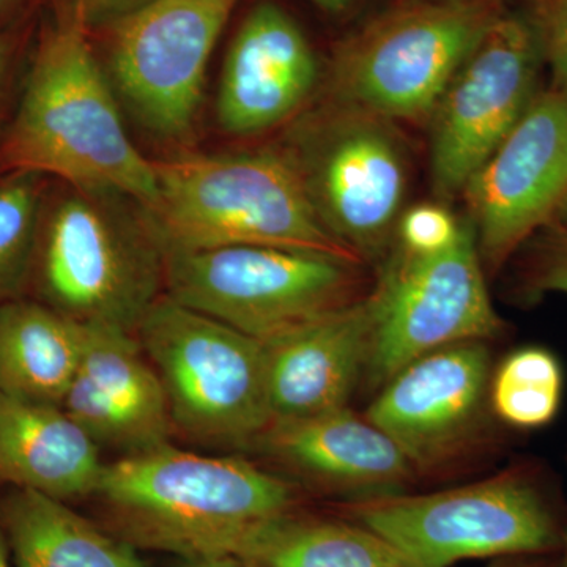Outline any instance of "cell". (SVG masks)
Instances as JSON below:
<instances>
[{
    "label": "cell",
    "mask_w": 567,
    "mask_h": 567,
    "mask_svg": "<svg viewBox=\"0 0 567 567\" xmlns=\"http://www.w3.org/2000/svg\"><path fill=\"white\" fill-rule=\"evenodd\" d=\"M555 216H557L559 221V227H563V229L567 230V194L565 196V199L561 200V204H559L557 213H555Z\"/></svg>",
    "instance_id": "obj_34"
},
{
    "label": "cell",
    "mask_w": 567,
    "mask_h": 567,
    "mask_svg": "<svg viewBox=\"0 0 567 567\" xmlns=\"http://www.w3.org/2000/svg\"><path fill=\"white\" fill-rule=\"evenodd\" d=\"M100 446L62 405L0 393V486L71 502L95 494Z\"/></svg>",
    "instance_id": "obj_19"
},
{
    "label": "cell",
    "mask_w": 567,
    "mask_h": 567,
    "mask_svg": "<svg viewBox=\"0 0 567 567\" xmlns=\"http://www.w3.org/2000/svg\"><path fill=\"white\" fill-rule=\"evenodd\" d=\"M89 25V29H104L118 18L132 13L151 0H71Z\"/></svg>",
    "instance_id": "obj_28"
},
{
    "label": "cell",
    "mask_w": 567,
    "mask_h": 567,
    "mask_svg": "<svg viewBox=\"0 0 567 567\" xmlns=\"http://www.w3.org/2000/svg\"><path fill=\"white\" fill-rule=\"evenodd\" d=\"M177 567H259L238 557H207L181 559Z\"/></svg>",
    "instance_id": "obj_31"
},
{
    "label": "cell",
    "mask_w": 567,
    "mask_h": 567,
    "mask_svg": "<svg viewBox=\"0 0 567 567\" xmlns=\"http://www.w3.org/2000/svg\"><path fill=\"white\" fill-rule=\"evenodd\" d=\"M533 287L537 292L567 295V230H551L537 252L533 271Z\"/></svg>",
    "instance_id": "obj_27"
},
{
    "label": "cell",
    "mask_w": 567,
    "mask_h": 567,
    "mask_svg": "<svg viewBox=\"0 0 567 567\" xmlns=\"http://www.w3.org/2000/svg\"><path fill=\"white\" fill-rule=\"evenodd\" d=\"M25 32L21 24L0 32V107L6 102L14 70L21 59L22 47H24Z\"/></svg>",
    "instance_id": "obj_29"
},
{
    "label": "cell",
    "mask_w": 567,
    "mask_h": 567,
    "mask_svg": "<svg viewBox=\"0 0 567 567\" xmlns=\"http://www.w3.org/2000/svg\"><path fill=\"white\" fill-rule=\"evenodd\" d=\"M347 518L371 529L420 567L543 555L559 544L543 496L514 475L436 494L361 498L347 507Z\"/></svg>",
    "instance_id": "obj_8"
},
{
    "label": "cell",
    "mask_w": 567,
    "mask_h": 567,
    "mask_svg": "<svg viewBox=\"0 0 567 567\" xmlns=\"http://www.w3.org/2000/svg\"><path fill=\"white\" fill-rule=\"evenodd\" d=\"M47 200L43 175L0 174V306L22 298L33 278Z\"/></svg>",
    "instance_id": "obj_23"
},
{
    "label": "cell",
    "mask_w": 567,
    "mask_h": 567,
    "mask_svg": "<svg viewBox=\"0 0 567 567\" xmlns=\"http://www.w3.org/2000/svg\"><path fill=\"white\" fill-rule=\"evenodd\" d=\"M563 372L557 357L540 347L517 350L503 361L492 383L496 416L518 429H537L557 416Z\"/></svg>",
    "instance_id": "obj_24"
},
{
    "label": "cell",
    "mask_w": 567,
    "mask_h": 567,
    "mask_svg": "<svg viewBox=\"0 0 567 567\" xmlns=\"http://www.w3.org/2000/svg\"><path fill=\"white\" fill-rule=\"evenodd\" d=\"M71 0L41 24L17 110L0 137V174L33 173L66 186L118 193L148 207L153 159L130 137L122 106Z\"/></svg>",
    "instance_id": "obj_1"
},
{
    "label": "cell",
    "mask_w": 567,
    "mask_h": 567,
    "mask_svg": "<svg viewBox=\"0 0 567 567\" xmlns=\"http://www.w3.org/2000/svg\"><path fill=\"white\" fill-rule=\"evenodd\" d=\"M0 532L13 567H148L137 548L39 492L0 496Z\"/></svg>",
    "instance_id": "obj_20"
},
{
    "label": "cell",
    "mask_w": 567,
    "mask_h": 567,
    "mask_svg": "<svg viewBox=\"0 0 567 567\" xmlns=\"http://www.w3.org/2000/svg\"><path fill=\"white\" fill-rule=\"evenodd\" d=\"M39 0H0V32L20 25Z\"/></svg>",
    "instance_id": "obj_30"
},
{
    "label": "cell",
    "mask_w": 567,
    "mask_h": 567,
    "mask_svg": "<svg viewBox=\"0 0 567 567\" xmlns=\"http://www.w3.org/2000/svg\"><path fill=\"white\" fill-rule=\"evenodd\" d=\"M240 0H151L104 28V71L122 110L155 140L192 136L216 44Z\"/></svg>",
    "instance_id": "obj_10"
},
{
    "label": "cell",
    "mask_w": 567,
    "mask_h": 567,
    "mask_svg": "<svg viewBox=\"0 0 567 567\" xmlns=\"http://www.w3.org/2000/svg\"><path fill=\"white\" fill-rule=\"evenodd\" d=\"M371 328L365 295L265 342L274 423L344 409L368 364Z\"/></svg>",
    "instance_id": "obj_17"
},
{
    "label": "cell",
    "mask_w": 567,
    "mask_h": 567,
    "mask_svg": "<svg viewBox=\"0 0 567 567\" xmlns=\"http://www.w3.org/2000/svg\"><path fill=\"white\" fill-rule=\"evenodd\" d=\"M92 496L112 535L178 559L240 557L260 528L297 503L292 484L246 458L167 443L104 465Z\"/></svg>",
    "instance_id": "obj_2"
},
{
    "label": "cell",
    "mask_w": 567,
    "mask_h": 567,
    "mask_svg": "<svg viewBox=\"0 0 567 567\" xmlns=\"http://www.w3.org/2000/svg\"><path fill=\"white\" fill-rule=\"evenodd\" d=\"M311 2L328 13H341L349 7L350 0H311Z\"/></svg>",
    "instance_id": "obj_32"
},
{
    "label": "cell",
    "mask_w": 567,
    "mask_h": 567,
    "mask_svg": "<svg viewBox=\"0 0 567 567\" xmlns=\"http://www.w3.org/2000/svg\"><path fill=\"white\" fill-rule=\"evenodd\" d=\"M289 153L323 226L361 259L385 248L409 186L394 123L328 102L295 126Z\"/></svg>",
    "instance_id": "obj_9"
},
{
    "label": "cell",
    "mask_w": 567,
    "mask_h": 567,
    "mask_svg": "<svg viewBox=\"0 0 567 567\" xmlns=\"http://www.w3.org/2000/svg\"><path fill=\"white\" fill-rule=\"evenodd\" d=\"M360 264L324 254L226 246L164 256L174 301L260 342L364 298Z\"/></svg>",
    "instance_id": "obj_7"
},
{
    "label": "cell",
    "mask_w": 567,
    "mask_h": 567,
    "mask_svg": "<svg viewBox=\"0 0 567 567\" xmlns=\"http://www.w3.org/2000/svg\"><path fill=\"white\" fill-rule=\"evenodd\" d=\"M319 61L303 29L274 2L241 22L224 58L216 118L223 132H270L301 111L319 82Z\"/></svg>",
    "instance_id": "obj_14"
},
{
    "label": "cell",
    "mask_w": 567,
    "mask_h": 567,
    "mask_svg": "<svg viewBox=\"0 0 567 567\" xmlns=\"http://www.w3.org/2000/svg\"><path fill=\"white\" fill-rule=\"evenodd\" d=\"M488 380L483 342L435 350L383 385L365 420L385 432L413 465L453 450L475 424Z\"/></svg>",
    "instance_id": "obj_16"
},
{
    "label": "cell",
    "mask_w": 567,
    "mask_h": 567,
    "mask_svg": "<svg viewBox=\"0 0 567 567\" xmlns=\"http://www.w3.org/2000/svg\"><path fill=\"white\" fill-rule=\"evenodd\" d=\"M491 567H544L540 565H533V563H517V561H502L495 563Z\"/></svg>",
    "instance_id": "obj_35"
},
{
    "label": "cell",
    "mask_w": 567,
    "mask_h": 567,
    "mask_svg": "<svg viewBox=\"0 0 567 567\" xmlns=\"http://www.w3.org/2000/svg\"><path fill=\"white\" fill-rule=\"evenodd\" d=\"M544 61L550 65L557 91L567 95V0H535L533 13Z\"/></svg>",
    "instance_id": "obj_26"
},
{
    "label": "cell",
    "mask_w": 567,
    "mask_h": 567,
    "mask_svg": "<svg viewBox=\"0 0 567 567\" xmlns=\"http://www.w3.org/2000/svg\"><path fill=\"white\" fill-rule=\"evenodd\" d=\"M499 0H409L347 37L328 70V102L390 122L431 121Z\"/></svg>",
    "instance_id": "obj_5"
},
{
    "label": "cell",
    "mask_w": 567,
    "mask_h": 567,
    "mask_svg": "<svg viewBox=\"0 0 567 567\" xmlns=\"http://www.w3.org/2000/svg\"><path fill=\"white\" fill-rule=\"evenodd\" d=\"M404 567H417V566H404Z\"/></svg>",
    "instance_id": "obj_37"
},
{
    "label": "cell",
    "mask_w": 567,
    "mask_h": 567,
    "mask_svg": "<svg viewBox=\"0 0 567 567\" xmlns=\"http://www.w3.org/2000/svg\"><path fill=\"white\" fill-rule=\"evenodd\" d=\"M368 300L372 328L364 374L375 386L424 354L483 342L503 328L472 224H462L457 240L443 251L402 248Z\"/></svg>",
    "instance_id": "obj_11"
},
{
    "label": "cell",
    "mask_w": 567,
    "mask_h": 567,
    "mask_svg": "<svg viewBox=\"0 0 567 567\" xmlns=\"http://www.w3.org/2000/svg\"><path fill=\"white\" fill-rule=\"evenodd\" d=\"M62 409L99 446L126 454L166 445V391L134 333L84 323L80 368Z\"/></svg>",
    "instance_id": "obj_15"
},
{
    "label": "cell",
    "mask_w": 567,
    "mask_h": 567,
    "mask_svg": "<svg viewBox=\"0 0 567 567\" xmlns=\"http://www.w3.org/2000/svg\"><path fill=\"white\" fill-rule=\"evenodd\" d=\"M136 338L162 380L173 427L186 436L251 445L274 423L264 342L167 295L148 309Z\"/></svg>",
    "instance_id": "obj_6"
},
{
    "label": "cell",
    "mask_w": 567,
    "mask_h": 567,
    "mask_svg": "<svg viewBox=\"0 0 567 567\" xmlns=\"http://www.w3.org/2000/svg\"><path fill=\"white\" fill-rule=\"evenodd\" d=\"M0 567H13V565H11L9 548H7L2 532H0Z\"/></svg>",
    "instance_id": "obj_33"
},
{
    "label": "cell",
    "mask_w": 567,
    "mask_h": 567,
    "mask_svg": "<svg viewBox=\"0 0 567 567\" xmlns=\"http://www.w3.org/2000/svg\"><path fill=\"white\" fill-rule=\"evenodd\" d=\"M84 323L43 301L0 306V393L62 405L80 368Z\"/></svg>",
    "instance_id": "obj_21"
},
{
    "label": "cell",
    "mask_w": 567,
    "mask_h": 567,
    "mask_svg": "<svg viewBox=\"0 0 567 567\" xmlns=\"http://www.w3.org/2000/svg\"><path fill=\"white\" fill-rule=\"evenodd\" d=\"M477 248L491 267L557 213L567 194V95L533 99L464 192Z\"/></svg>",
    "instance_id": "obj_13"
},
{
    "label": "cell",
    "mask_w": 567,
    "mask_h": 567,
    "mask_svg": "<svg viewBox=\"0 0 567 567\" xmlns=\"http://www.w3.org/2000/svg\"><path fill=\"white\" fill-rule=\"evenodd\" d=\"M462 224L442 205L423 204L406 210L399 219L402 248L415 254H434L457 240Z\"/></svg>",
    "instance_id": "obj_25"
},
{
    "label": "cell",
    "mask_w": 567,
    "mask_h": 567,
    "mask_svg": "<svg viewBox=\"0 0 567 567\" xmlns=\"http://www.w3.org/2000/svg\"><path fill=\"white\" fill-rule=\"evenodd\" d=\"M153 166L158 193L141 207L164 256L275 246L363 264L320 221L284 148L183 152Z\"/></svg>",
    "instance_id": "obj_3"
},
{
    "label": "cell",
    "mask_w": 567,
    "mask_h": 567,
    "mask_svg": "<svg viewBox=\"0 0 567 567\" xmlns=\"http://www.w3.org/2000/svg\"><path fill=\"white\" fill-rule=\"evenodd\" d=\"M63 186L41 223L33 276L43 303L81 323L136 333L162 297V245L136 200Z\"/></svg>",
    "instance_id": "obj_4"
},
{
    "label": "cell",
    "mask_w": 567,
    "mask_h": 567,
    "mask_svg": "<svg viewBox=\"0 0 567 567\" xmlns=\"http://www.w3.org/2000/svg\"><path fill=\"white\" fill-rule=\"evenodd\" d=\"M238 558L259 567L416 566L357 522L303 517L295 511L260 528Z\"/></svg>",
    "instance_id": "obj_22"
},
{
    "label": "cell",
    "mask_w": 567,
    "mask_h": 567,
    "mask_svg": "<svg viewBox=\"0 0 567 567\" xmlns=\"http://www.w3.org/2000/svg\"><path fill=\"white\" fill-rule=\"evenodd\" d=\"M559 567H567V536H566V546H565V558H563L561 566Z\"/></svg>",
    "instance_id": "obj_36"
},
{
    "label": "cell",
    "mask_w": 567,
    "mask_h": 567,
    "mask_svg": "<svg viewBox=\"0 0 567 567\" xmlns=\"http://www.w3.org/2000/svg\"><path fill=\"white\" fill-rule=\"evenodd\" d=\"M543 48L532 17L503 10L447 84L432 114L435 193L451 199L533 102Z\"/></svg>",
    "instance_id": "obj_12"
},
{
    "label": "cell",
    "mask_w": 567,
    "mask_h": 567,
    "mask_svg": "<svg viewBox=\"0 0 567 567\" xmlns=\"http://www.w3.org/2000/svg\"><path fill=\"white\" fill-rule=\"evenodd\" d=\"M257 442L284 464L347 491L386 495L412 473L410 458L365 417L344 409L276 421Z\"/></svg>",
    "instance_id": "obj_18"
}]
</instances>
